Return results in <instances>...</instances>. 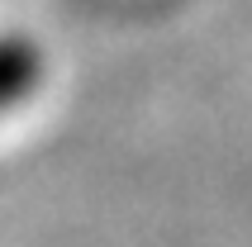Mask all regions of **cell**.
Listing matches in <instances>:
<instances>
[{
	"mask_svg": "<svg viewBox=\"0 0 252 247\" xmlns=\"http://www.w3.org/2000/svg\"><path fill=\"white\" fill-rule=\"evenodd\" d=\"M43 86V53L24 33H0V114L19 110Z\"/></svg>",
	"mask_w": 252,
	"mask_h": 247,
	"instance_id": "6da1fadb",
	"label": "cell"
}]
</instances>
